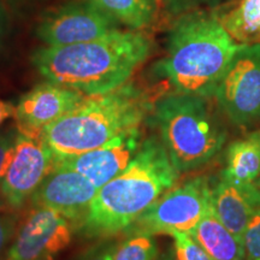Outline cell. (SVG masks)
Instances as JSON below:
<instances>
[{"label": "cell", "instance_id": "8992f818", "mask_svg": "<svg viewBox=\"0 0 260 260\" xmlns=\"http://www.w3.org/2000/svg\"><path fill=\"white\" fill-rule=\"evenodd\" d=\"M211 186L206 177H195L172 187L148 207L125 232L149 235L175 232L191 233L210 210Z\"/></svg>", "mask_w": 260, "mask_h": 260}, {"label": "cell", "instance_id": "4316f807", "mask_svg": "<svg viewBox=\"0 0 260 260\" xmlns=\"http://www.w3.org/2000/svg\"><path fill=\"white\" fill-rule=\"evenodd\" d=\"M158 260H175V259H172V256L170 255H164V256H159Z\"/></svg>", "mask_w": 260, "mask_h": 260}, {"label": "cell", "instance_id": "6da1fadb", "mask_svg": "<svg viewBox=\"0 0 260 260\" xmlns=\"http://www.w3.org/2000/svg\"><path fill=\"white\" fill-rule=\"evenodd\" d=\"M151 53L148 35L119 29L82 44L40 47L31 54V63L45 80L95 95L129 82Z\"/></svg>", "mask_w": 260, "mask_h": 260}, {"label": "cell", "instance_id": "7a4b0ae2", "mask_svg": "<svg viewBox=\"0 0 260 260\" xmlns=\"http://www.w3.org/2000/svg\"><path fill=\"white\" fill-rule=\"evenodd\" d=\"M178 176L158 136L145 138L125 170L99 188L77 233L102 240L125 234L148 207L175 187Z\"/></svg>", "mask_w": 260, "mask_h": 260}, {"label": "cell", "instance_id": "8fae6325", "mask_svg": "<svg viewBox=\"0 0 260 260\" xmlns=\"http://www.w3.org/2000/svg\"><path fill=\"white\" fill-rule=\"evenodd\" d=\"M141 126L129 129L106 144L70 157H54L52 169L80 172L98 188L118 176L126 169L144 142Z\"/></svg>", "mask_w": 260, "mask_h": 260}, {"label": "cell", "instance_id": "d4e9b609", "mask_svg": "<svg viewBox=\"0 0 260 260\" xmlns=\"http://www.w3.org/2000/svg\"><path fill=\"white\" fill-rule=\"evenodd\" d=\"M15 116V106L11 103L0 99V126L9 118Z\"/></svg>", "mask_w": 260, "mask_h": 260}, {"label": "cell", "instance_id": "603a6c76", "mask_svg": "<svg viewBox=\"0 0 260 260\" xmlns=\"http://www.w3.org/2000/svg\"><path fill=\"white\" fill-rule=\"evenodd\" d=\"M246 260H260V209L253 214L243 235Z\"/></svg>", "mask_w": 260, "mask_h": 260}, {"label": "cell", "instance_id": "2e32d148", "mask_svg": "<svg viewBox=\"0 0 260 260\" xmlns=\"http://www.w3.org/2000/svg\"><path fill=\"white\" fill-rule=\"evenodd\" d=\"M189 234L213 260H246L243 241L214 216L211 207Z\"/></svg>", "mask_w": 260, "mask_h": 260}, {"label": "cell", "instance_id": "ac0fdd59", "mask_svg": "<svg viewBox=\"0 0 260 260\" xmlns=\"http://www.w3.org/2000/svg\"><path fill=\"white\" fill-rule=\"evenodd\" d=\"M96 5L121 24L133 30H141L153 22L158 0H86Z\"/></svg>", "mask_w": 260, "mask_h": 260}, {"label": "cell", "instance_id": "ffe728a7", "mask_svg": "<svg viewBox=\"0 0 260 260\" xmlns=\"http://www.w3.org/2000/svg\"><path fill=\"white\" fill-rule=\"evenodd\" d=\"M174 237L175 260H213L189 233L175 232Z\"/></svg>", "mask_w": 260, "mask_h": 260}, {"label": "cell", "instance_id": "484cf974", "mask_svg": "<svg viewBox=\"0 0 260 260\" xmlns=\"http://www.w3.org/2000/svg\"><path fill=\"white\" fill-rule=\"evenodd\" d=\"M3 30H4V16H3L2 9H0V41H2Z\"/></svg>", "mask_w": 260, "mask_h": 260}, {"label": "cell", "instance_id": "7c38bea8", "mask_svg": "<svg viewBox=\"0 0 260 260\" xmlns=\"http://www.w3.org/2000/svg\"><path fill=\"white\" fill-rule=\"evenodd\" d=\"M86 96L79 90L46 80L22 95L15 106L16 129L28 138H41L48 125L71 111Z\"/></svg>", "mask_w": 260, "mask_h": 260}, {"label": "cell", "instance_id": "44dd1931", "mask_svg": "<svg viewBox=\"0 0 260 260\" xmlns=\"http://www.w3.org/2000/svg\"><path fill=\"white\" fill-rule=\"evenodd\" d=\"M19 224H21L19 212L0 210V260L5 259Z\"/></svg>", "mask_w": 260, "mask_h": 260}, {"label": "cell", "instance_id": "9a60e30c", "mask_svg": "<svg viewBox=\"0 0 260 260\" xmlns=\"http://www.w3.org/2000/svg\"><path fill=\"white\" fill-rule=\"evenodd\" d=\"M220 176L235 183L260 187V129L228 146L225 168Z\"/></svg>", "mask_w": 260, "mask_h": 260}, {"label": "cell", "instance_id": "d6986e66", "mask_svg": "<svg viewBox=\"0 0 260 260\" xmlns=\"http://www.w3.org/2000/svg\"><path fill=\"white\" fill-rule=\"evenodd\" d=\"M154 235L133 233L118 243L113 260H158L160 256Z\"/></svg>", "mask_w": 260, "mask_h": 260}, {"label": "cell", "instance_id": "cb8c5ba5", "mask_svg": "<svg viewBox=\"0 0 260 260\" xmlns=\"http://www.w3.org/2000/svg\"><path fill=\"white\" fill-rule=\"evenodd\" d=\"M118 243V241L111 239L103 240L84 252L79 260H113Z\"/></svg>", "mask_w": 260, "mask_h": 260}, {"label": "cell", "instance_id": "e0dca14e", "mask_svg": "<svg viewBox=\"0 0 260 260\" xmlns=\"http://www.w3.org/2000/svg\"><path fill=\"white\" fill-rule=\"evenodd\" d=\"M217 18L237 44L249 46L260 42V0H237Z\"/></svg>", "mask_w": 260, "mask_h": 260}, {"label": "cell", "instance_id": "5b68a950", "mask_svg": "<svg viewBox=\"0 0 260 260\" xmlns=\"http://www.w3.org/2000/svg\"><path fill=\"white\" fill-rule=\"evenodd\" d=\"M209 99L175 92L162 94L147 119L180 175L209 164L225 146L226 128Z\"/></svg>", "mask_w": 260, "mask_h": 260}, {"label": "cell", "instance_id": "5bb4252c", "mask_svg": "<svg viewBox=\"0 0 260 260\" xmlns=\"http://www.w3.org/2000/svg\"><path fill=\"white\" fill-rule=\"evenodd\" d=\"M210 204L214 216L243 241L249 220L260 209V187L235 183L220 176L211 187Z\"/></svg>", "mask_w": 260, "mask_h": 260}, {"label": "cell", "instance_id": "ba28073f", "mask_svg": "<svg viewBox=\"0 0 260 260\" xmlns=\"http://www.w3.org/2000/svg\"><path fill=\"white\" fill-rule=\"evenodd\" d=\"M77 226L50 207H31L4 260H54L71 243Z\"/></svg>", "mask_w": 260, "mask_h": 260}, {"label": "cell", "instance_id": "7402d4cb", "mask_svg": "<svg viewBox=\"0 0 260 260\" xmlns=\"http://www.w3.org/2000/svg\"><path fill=\"white\" fill-rule=\"evenodd\" d=\"M18 136L17 129H8L0 132V210H5L4 199H3V180H4L6 168H8L10 157L14 151L16 139Z\"/></svg>", "mask_w": 260, "mask_h": 260}, {"label": "cell", "instance_id": "3957f363", "mask_svg": "<svg viewBox=\"0 0 260 260\" xmlns=\"http://www.w3.org/2000/svg\"><path fill=\"white\" fill-rule=\"evenodd\" d=\"M160 89L130 80L111 92L87 95L45 129L42 139L54 157H70L100 147L141 126L162 95Z\"/></svg>", "mask_w": 260, "mask_h": 260}, {"label": "cell", "instance_id": "52a82bcc", "mask_svg": "<svg viewBox=\"0 0 260 260\" xmlns=\"http://www.w3.org/2000/svg\"><path fill=\"white\" fill-rule=\"evenodd\" d=\"M213 98L237 128L246 130L260 123V42L237 51Z\"/></svg>", "mask_w": 260, "mask_h": 260}, {"label": "cell", "instance_id": "9c48e42d", "mask_svg": "<svg viewBox=\"0 0 260 260\" xmlns=\"http://www.w3.org/2000/svg\"><path fill=\"white\" fill-rule=\"evenodd\" d=\"M121 29V23L92 3L63 5L46 12L37 27L45 46H68L104 38Z\"/></svg>", "mask_w": 260, "mask_h": 260}, {"label": "cell", "instance_id": "30bf717a", "mask_svg": "<svg viewBox=\"0 0 260 260\" xmlns=\"http://www.w3.org/2000/svg\"><path fill=\"white\" fill-rule=\"evenodd\" d=\"M53 154L41 138L18 133L3 180V199L6 211L19 212L29 204L35 190L52 170Z\"/></svg>", "mask_w": 260, "mask_h": 260}, {"label": "cell", "instance_id": "277c9868", "mask_svg": "<svg viewBox=\"0 0 260 260\" xmlns=\"http://www.w3.org/2000/svg\"><path fill=\"white\" fill-rule=\"evenodd\" d=\"M242 46L228 34L217 16L195 12L174 25L157 71L175 93L212 98Z\"/></svg>", "mask_w": 260, "mask_h": 260}, {"label": "cell", "instance_id": "4fadbf2b", "mask_svg": "<svg viewBox=\"0 0 260 260\" xmlns=\"http://www.w3.org/2000/svg\"><path fill=\"white\" fill-rule=\"evenodd\" d=\"M99 190L80 172L52 169L29 201L30 207H50L73 220L79 229Z\"/></svg>", "mask_w": 260, "mask_h": 260}]
</instances>
